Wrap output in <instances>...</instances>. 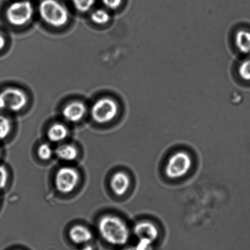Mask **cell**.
<instances>
[{
  "label": "cell",
  "instance_id": "5",
  "mask_svg": "<svg viewBox=\"0 0 250 250\" xmlns=\"http://www.w3.org/2000/svg\"><path fill=\"white\" fill-rule=\"evenodd\" d=\"M117 102L109 97L101 98L92 105L91 116L95 122L106 124L113 120L118 114Z\"/></svg>",
  "mask_w": 250,
  "mask_h": 250
},
{
  "label": "cell",
  "instance_id": "15",
  "mask_svg": "<svg viewBox=\"0 0 250 250\" xmlns=\"http://www.w3.org/2000/svg\"><path fill=\"white\" fill-rule=\"evenodd\" d=\"M12 122L8 117L0 114V141L4 140L11 133Z\"/></svg>",
  "mask_w": 250,
  "mask_h": 250
},
{
  "label": "cell",
  "instance_id": "10",
  "mask_svg": "<svg viewBox=\"0 0 250 250\" xmlns=\"http://www.w3.org/2000/svg\"><path fill=\"white\" fill-rule=\"evenodd\" d=\"M131 181L127 174L123 171H118L112 175L110 181L112 192L117 196H123L128 190Z\"/></svg>",
  "mask_w": 250,
  "mask_h": 250
},
{
  "label": "cell",
  "instance_id": "3",
  "mask_svg": "<svg viewBox=\"0 0 250 250\" xmlns=\"http://www.w3.org/2000/svg\"><path fill=\"white\" fill-rule=\"evenodd\" d=\"M33 14V4L27 0L12 2L6 12L7 21L14 26H23L28 23Z\"/></svg>",
  "mask_w": 250,
  "mask_h": 250
},
{
  "label": "cell",
  "instance_id": "8",
  "mask_svg": "<svg viewBox=\"0 0 250 250\" xmlns=\"http://www.w3.org/2000/svg\"><path fill=\"white\" fill-rule=\"evenodd\" d=\"M134 234L139 240L148 241L153 244L158 238L159 232L155 225L147 221L141 222L134 228Z\"/></svg>",
  "mask_w": 250,
  "mask_h": 250
},
{
  "label": "cell",
  "instance_id": "22",
  "mask_svg": "<svg viewBox=\"0 0 250 250\" xmlns=\"http://www.w3.org/2000/svg\"><path fill=\"white\" fill-rule=\"evenodd\" d=\"M5 44H6V41H5L3 36H2L1 34H0V50L4 48Z\"/></svg>",
  "mask_w": 250,
  "mask_h": 250
},
{
  "label": "cell",
  "instance_id": "9",
  "mask_svg": "<svg viewBox=\"0 0 250 250\" xmlns=\"http://www.w3.org/2000/svg\"><path fill=\"white\" fill-rule=\"evenodd\" d=\"M86 112V107L82 102L74 101L63 108L62 115L64 119L70 122L81 121Z\"/></svg>",
  "mask_w": 250,
  "mask_h": 250
},
{
  "label": "cell",
  "instance_id": "17",
  "mask_svg": "<svg viewBox=\"0 0 250 250\" xmlns=\"http://www.w3.org/2000/svg\"><path fill=\"white\" fill-rule=\"evenodd\" d=\"M38 154L39 158L41 160L47 161L50 160L52 158L53 150L50 144L43 143L39 146L38 149Z\"/></svg>",
  "mask_w": 250,
  "mask_h": 250
},
{
  "label": "cell",
  "instance_id": "2",
  "mask_svg": "<svg viewBox=\"0 0 250 250\" xmlns=\"http://www.w3.org/2000/svg\"><path fill=\"white\" fill-rule=\"evenodd\" d=\"M39 12L43 21L56 28L65 25L69 18L67 8L57 0H42Z\"/></svg>",
  "mask_w": 250,
  "mask_h": 250
},
{
  "label": "cell",
  "instance_id": "7",
  "mask_svg": "<svg viewBox=\"0 0 250 250\" xmlns=\"http://www.w3.org/2000/svg\"><path fill=\"white\" fill-rule=\"evenodd\" d=\"M80 175L75 168L63 166L56 173L55 184L59 192L68 194L72 192L79 183Z\"/></svg>",
  "mask_w": 250,
  "mask_h": 250
},
{
  "label": "cell",
  "instance_id": "19",
  "mask_svg": "<svg viewBox=\"0 0 250 250\" xmlns=\"http://www.w3.org/2000/svg\"><path fill=\"white\" fill-rule=\"evenodd\" d=\"M238 72L240 77L246 81H250V59L245 60L241 64Z\"/></svg>",
  "mask_w": 250,
  "mask_h": 250
},
{
  "label": "cell",
  "instance_id": "12",
  "mask_svg": "<svg viewBox=\"0 0 250 250\" xmlns=\"http://www.w3.org/2000/svg\"><path fill=\"white\" fill-rule=\"evenodd\" d=\"M68 136L67 127L64 124L59 123V122L51 126L47 132L49 140L53 143H60L65 140Z\"/></svg>",
  "mask_w": 250,
  "mask_h": 250
},
{
  "label": "cell",
  "instance_id": "26",
  "mask_svg": "<svg viewBox=\"0 0 250 250\" xmlns=\"http://www.w3.org/2000/svg\"></svg>",
  "mask_w": 250,
  "mask_h": 250
},
{
  "label": "cell",
  "instance_id": "1",
  "mask_svg": "<svg viewBox=\"0 0 250 250\" xmlns=\"http://www.w3.org/2000/svg\"><path fill=\"white\" fill-rule=\"evenodd\" d=\"M98 228L103 239L112 246H124L128 241V227L123 220L116 215H104L99 220Z\"/></svg>",
  "mask_w": 250,
  "mask_h": 250
},
{
  "label": "cell",
  "instance_id": "24",
  "mask_svg": "<svg viewBox=\"0 0 250 250\" xmlns=\"http://www.w3.org/2000/svg\"><path fill=\"white\" fill-rule=\"evenodd\" d=\"M123 250H137L136 248V247H129V248L125 249Z\"/></svg>",
  "mask_w": 250,
  "mask_h": 250
},
{
  "label": "cell",
  "instance_id": "6",
  "mask_svg": "<svg viewBox=\"0 0 250 250\" xmlns=\"http://www.w3.org/2000/svg\"><path fill=\"white\" fill-rule=\"evenodd\" d=\"M28 97L25 92L17 88H8L0 92V112H18L26 106Z\"/></svg>",
  "mask_w": 250,
  "mask_h": 250
},
{
  "label": "cell",
  "instance_id": "18",
  "mask_svg": "<svg viewBox=\"0 0 250 250\" xmlns=\"http://www.w3.org/2000/svg\"><path fill=\"white\" fill-rule=\"evenodd\" d=\"M96 0H72L73 4L78 11L86 12L92 8Z\"/></svg>",
  "mask_w": 250,
  "mask_h": 250
},
{
  "label": "cell",
  "instance_id": "11",
  "mask_svg": "<svg viewBox=\"0 0 250 250\" xmlns=\"http://www.w3.org/2000/svg\"><path fill=\"white\" fill-rule=\"evenodd\" d=\"M68 236L73 243L85 245L91 241L93 235L87 227L82 225H77L71 227L68 232Z\"/></svg>",
  "mask_w": 250,
  "mask_h": 250
},
{
  "label": "cell",
  "instance_id": "13",
  "mask_svg": "<svg viewBox=\"0 0 250 250\" xmlns=\"http://www.w3.org/2000/svg\"><path fill=\"white\" fill-rule=\"evenodd\" d=\"M55 154L61 160L72 161L78 158V151L77 148L72 144H63L56 148Z\"/></svg>",
  "mask_w": 250,
  "mask_h": 250
},
{
  "label": "cell",
  "instance_id": "14",
  "mask_svg": "<svg viewBox=\"0 0 250 250\" xmlns=\"http://www.w3.org/2000/svg\"><path fill=\"white\" fill-rule=\"evenodd\" d=\"M235 44L238 50L244 54L250 53V32L241 29L235 35Z\"/></svg>",
  "mask_w": 250,
  "mask_h": 250
},
{
  "label": "cell",
  "instance_id": "23",
  "mask_svg": "<svg viewBox=\"0 0 250 250\" xmlns=\"http://www.w3.org/2000/svg\"><path fill=\"white\" fill-rule=\"evenodd\" d=\"M79 250H94V247L90 244H85Z\"/></svg>",
  "mask_w": 250,
  "mask_h": 250
},
{
  "label": "cell",
  "instance_id": "25",
  "mask_svg": "<svg viewBox=\"0 0 250 250\" xmlns=\"http://www.w3.org/2000/svg\"><path fill=\"white\" fill-rule=\"evenodd\" d=\"M1 150H0V158H1Z\"/></svg>",
  "mask_w": 250,
  "mask_h": 250
},
{
  "label": "cell",
  "instance_id": "4",
  "mask_svg": "<svg viewBox=\"0 0 250 250\" xmlns=\"http://www.w3.org/2000/svg\"><path fill=\"white\" fill-rule=\"evenodd\" d=\"M192 159L185 151H179L169 158L166 167L168 178L176 180L187 175L192 167Z\"/></svg>",
  "mask_w": 250,
  "mask_h": 250
},
{
  "label": "cell",
  "instance_id": "21",
  "mask_svg": "<svg viewBox=\"0 0 250 250\" xmlns=\"http://www.w3.org/2000/svg\"><path fill=\"white\" fill-rule=\"evenodd\" d=\"M102 2L107 8L116 9L121 6L122 0H102Z\"/></svg>",
  "mask_w": 250,
  "mask_h": 250
},
{
  "label": "cell",
  "instance_id": "16",
  "mask_svg": "<svg viewBox=\"0 0 250 250\" xmlns=\"http://www.w3.org/2000/svg\"><path fill=\"white\" fill-rule=\"evenodd\" d=\"M91 20L95 23L104 24L107 23L110 20V15L104 9H97L91 14Z\"/></svg>",
  "mask_w": 250,
  "mask_h": 250
},
{
  "label": "cell",
  "instance_id": "20",
  "mask_svg": "<svg viewBox=\"0 0 250 250\" xmlns=\"http://www.w3.org/2000/svg\"><path fill=\"white\" fill-rule=\"evenodd\" d=\"M9 180V173L6 166L0 165V190L6 187Z\"/></svg>",
  "mask_w": 250,
  "mask_h": 250
}]
</instances>
